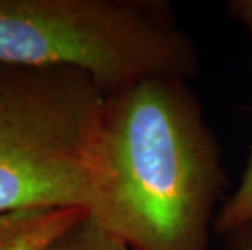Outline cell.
Segmentation results:
<instances>
[{
  "mask_svg": "<svg viewBox=\"0 0 252 250\" xmlns=\"http://www.w3.org/2000/svg\"><path fill=\"white\" fill-rule=\"evenodd\" d=\"M189 80L108 94L104 179L88 215L130 250H208L228 189L217 137Z\"/></svg>",
  "mask_w": 252,
  "mask_h": 250,
  "instance_id": "6da1fadb",
  "label": "cell"
},
{
  "mask_svg": "<svg viewBox=\"0 0 252 250\" xmlns=\"http://www.w3.org/2000/svg\"><path fill=\"white\" fill-rule=\"evenodd\" d=\"M0 67L73 68L111 94L145 78L190 80L198 52L164 0H0Z\"/></svg>",
  "mask_w": 252,
  "mask_h": 250,
  "instance_id": "7a4b0ae2",
  "label": "cell"
},
{
  "mask_svg": "<svg viewBox=\"0 0 252 250\" xmlns=\"http://www.w3.org/2000/svg\"><path fill=\"white\" fill-rule=\"evenodd\" d=\"M106 99L85 72L0 67V213L90 211L106 172Z\"/></svg>",
  "mask_w": 252,
  "mask_h": 250,
  "instance_id": "3957f363",
  "label": "cell"
},
{
  "mask_svg": "<svg viewBox=\"0 0 252 250\" xmlns=\"http://www.w3.org/2000/svg\"><path fill=\"white\" fill-rule=\"evenodd\" d=\"M88 211L31 208L0 213V250H51Z\"/></svg>",
  "mask_w": 252,
  "mask_h": 250,
  "instance_id": "277c9868",
  "label": "cell"
},
{
  "mask_svg": "<svg viewBox=\"0 0 252 250\" xmlns=\"http://www.w3.org/2000/svg\"><path fill=\"white\" fill-rule=\"evenodd\" d=\"M252 222V150L238 189L224 200L215 221L218 234H233Z\"/></svg>",
  "mask_w": 252,
  "mask_h": 250,
  "instance_id": "5b68a950",
  "label": "cell"
},
{
  "mask_svg": "<svg viewBox=\"0 0 252 250\" xmlns=\"http://www.w3.org/2000/svg\"><path fill=\"white\" fill-rule=\"evenodd\" d=\"M51 250H130L122 241L103 229L90 215L68 229Z\"/></svg>",
  "mask_w": 252,
  "mask_h": 250,
  "instance_id": "8992f818",
  "label": "cell"
},
{
  "mask_svg": "<svg viewBox=\"0 0 252 250\" xmlns=\"http://www.w3.org/2000/svg\"><path fill=\"white\" fill-rule=\"evenodd\" d=\"M233 250H252V222L233 232Z\"/></svg>",
  "mask_w": 252,
  "mask_h": 250,
  "instance_id": "52a82bcc",
  "label": "cell"
},
{
  "mask_svg": "<svg viewBox=\"0 0 252 250\" xmlns=\"http://www.w3.org/2000/svg\"><path fill=\"white\" fill-rule=\"evenodd\" d=\"M229 8H231V12H234L236 17L243 20L252 31V0H238V2H233Z\"/></svg>",
  "mask_w": 252,
  "mask_h": 250,
  "instance_id": "ba28073f",
  "label": "cell"
}]
</instances>
